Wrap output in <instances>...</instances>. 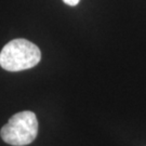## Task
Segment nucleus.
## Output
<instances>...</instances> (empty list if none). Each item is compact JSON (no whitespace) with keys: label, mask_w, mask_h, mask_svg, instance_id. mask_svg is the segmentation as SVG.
Returning <instances> with one entry per match:
<instances>
[{"label":"nucleus","mask_w":146,"mask_h":146,"mask_svg":"<svg viewBox=\"0 0 146 146\" xmlns=\"http://www.w3.org/2000/svg\"><path fill=\"white\" fill-rule=\"evenodd\" d=\"M38 133V120L35 113L25 110L13 115L0 131L1 139L13 146L31 144Z\"/></svg>","instance_id":"obj_2"},{"label":"nucleus","mask_w":146,"mask_h":146,"mask_svg":"<svg viewBox=\"0 0 146 146\" xmlns=\"http://www.w3.org/2000/svg\"><path fill=\"white\" fill-rule=\"evenodd\" d=\"M79 1H80V0H63V2H64L65 5H70V7H75V5H77L79 3Z\"/></svg>","instance_id":"obj_3"},{"label":"nucleus","mask_w":146,"mask_h":146,"mask_svg":"<svg viewBox=\"0 0 146 146\" xmlns=\"http://www.w3.org/2000/svg\"><path fill=\"white\" fill-rule=\"evenodd\" d=\"M41 60L40 49L27 39H13L0 52V66L8 72H21L36 66Z\"/></svg>","instance_id":"obj_1"}]
</instances>
